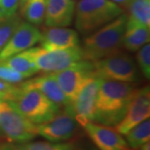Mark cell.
I'll return each instance as SVG.
<instances>
[{"mask_svg": "<svg viewBox=\"0 0 150 150\" xmlns=\"http://www.w3.org/2000/svg\"><path fill=\"white\" fill-rule=\"evenodd\" d=\"M138 88L134 83L102 79L93 123L114 127L125 116Z\"/></svg>", "mask_w": 150, "mask_h": 150, "instance_id": "obj_1", "label": "cell"}, {"mask_svg": "<svg viewBox=\"0 0 150 150\" xmlns=\"http://www.w3.org/2000/svg\"><path fill=\"white\" fill-rule=\"evenodd\" d=\"M0 64L15 70L16 72L23 75L24 79L29 78L39 72L34 62L26 53V51L11 56L9 58L1 61Z\"/></svg>", "mask_w": 150, "mask_h": 150, "instance_id": "obj_19", "label": "cell"}, {"mask_svg": "<svg viewBox=\"0 0 150 150\" xmlns=\"http://www.w3.org/2000/svg\"><path fill=\"white\" fill-rule=\"evenodd\" d=\"M74 0H46L44 23L48 28L68 27L74 18Z\"/></svg>", "mask_w": 150, "mask_h": 150, "instance_id": "obj_15", "label": "cell"}, {"mask_svg": "<svg viewBox=\"0 0 150 150\" xmlns=\"http://www.w3.org/2000/svg\"><path fill=\"white\" fill-rule=\"evenodd\" d=\"M79 123L72 112L71 106L60 110L54 118L46 123L38 124V135L49 142L60 143L74 138L79 130Z\"/></svg>", "mask_w": 150, "mask_h": 150, "instance_id": "obj_9", "label": "cell"}, {"mask_svg": "<svg viewBox=\"0 0 150 150\" xmlns=\"http://www.w3.org/2000/svg\"><path fill=\"white\" fill-rule=\"evenodd\" d=\"M22 86L27 88H33L40 91L43 95L48 98L49 100L57 104L60 108L71 106L69 99L66 98L64 92L60 88L59 84L48 74L38 76L26 82L19 83Z\"/></svg>", "mask_w": 150, "mask_h": 150, "instance_id": "obj_16", "label": "cell"}, {"mask_svg": "<svg viewBox=\"0 0 150 150\" xmlns=\"http://www.w3.org/2000/svg\"><path fill=\"white\" fill-rule=\"evenodd\" d=\"M46 0H27L20 8L21 15L28 23L39 26L44 22Z\"/></svg>", "mask_w": 150, "mask_h": 150, "instance_id": "obj_20", "label": "cell"}, {"mask_svg": "<svg viewBox=\"0 0 150 150\" xmlns=\"http://www.w3.org/2000/svg\"><path fill=\"white\" fill-rule=\"evenodd\" d=\"M115 4H123V5H127L129 4V3L131 0H110Z\"/></svg>", "mask_w": 150, "mask_h": 150, "instance_id": "obj_30", "label": "cell"}, {"mask_svg": "<svg viewBox=\"0 0 150 150\" xmlns=\"http://www.w3.org/2000/svg\"><path fill=\"white\" fill-rule=\"evenodd\" d=\"M22 22L21 17L18 13H15L10 18L0 20V50L4 47Z\"/></svg>", "mask_w": 150, "mask_h": 150, "instance_id": "obj_23", "label": "cell"}, {"mask_svg": "<svg viewBox=\"0 0 150 150\" xmlns=\"http://www.w3.org/2000/svg\"><path fill=\"white\" fill-rule=\"evenodd\" d=\"M0 79L8 83L14 84L21 83L24 79V77L15 70L0 64Z\"/></svg>", "mask_w": 150, "mask_h": 150, "instance_id": "obj_25", "label": "cell"}, {"mask_svg": "<svg viewBox=\"0 0 150 150\" xmlns=\"http://www.w3.org/2000/svg\"><path fill=\"white\" fill-rule=\"evenodd\" d=\"M126 23L127 15L123 13L114 20L86 36L82 46L84 59L93 62L123 52Z\"/></svg>", "mask_w": 150, "mask_h": 150, "instance_id": "obj_2", "label": "cell"}, {"mask_svg": "<svg viewBox=\"0 0 150 150\" xmlns=\"http://www.w3.org/2000/svg\"><path fill=\"white\" fill-rule=\"evenodd\" d=\"M128 5L126 23L150 28V0H131Z\"/></svg>", "mask_w": 150, "mask_h": 150, "instance_id": "obj_18", "label": "cell"}, {"mask_svg": "<svg viewBox=\"0 0 150 150\" xmlns=\"http://www.w3.org/2000/svg\"><path fill=\"white\" fill-rule=\"evenodd\" d=\"M135 150H150V143L147 142V143H145L144 144L139 146L138 149H136Z\"/></svg>", "mask_w": 150, "mask_h": 150, "instance_id": "obj_29", "label": "cell"}, {"mask_svg": "<svg viewBox=\"0 0 150 150\" xmlns=\"http://www.w3.org/2000/svg\"><path fill=\"white\" fill-rule=\"evenodd\" d=\"M16 85L8 83L7 82L0 79V98L8 100L12 94V93L15 89Z\"/></svg>", "mask_w": 150, "mask_h": 150, "instance_id": "obj_27", "label": "cell"}, {"mask_svg": "<svg viewBox=\"0 0 150 150\" xmlns=\"http://www.w3.org/2000/svg\"><path fill=\"white\" fill-rule=\"evenodd\" d=\"M40 38L41 32L37 26L28 22H22L0 50V62L33 47L39 43Z\"/></svg>", "mask_w": 150, "mask_h": 150, "instance_id": "obj_12", "label": "cell"}, {"mask_svg": "<svg viewBox=\"0 0 150 150\" xmlns=\"http://www.w3.org/2000/svg\"><path fill=\"white\" fill-rule=\"evenodd\" d=\"M79 33L67 27H52L41 32L39 43L45 50L65 49L79 46Z\"/></svg>", "mask_w": 150, "mask_h": 150, "instance_id": "obj_14", "label": "cell"}, {"mask_svg": "<svg viewBox=\"0 0 150 150\" xmlns=\"http://www.w3.org/2000/svg\"><path fill=\"white\" fill-rule=\"evenodd\" d=\"M83 128L98 150H133L112 127L88 122Z\"/></svg>", "mask_w": 150, "mask_h": 150, "instance_id": "obj_13", "label": "cell"}, {"mask_svg": "<svg viewBox=\"0 0 150 150\" xmlns=\"http://www.w3.org/2000/svg\"><path fill=\"white\" fill-rule=\"evenodd\" d=\"M101 80V79L97 77L90 78L71 104L75 119L82 127L86 123L93 122L97 95Z\"/></svg>", "mask_w": 150, "mask_h": 150, "instance_id": "obj_10", "label": "cell"}, {"mask_svg": "<svg viewBox=\"0 0 150 150\" xmlns=\"http://www.w3.org/2000/svg\"><path fill=\"white\" fill-rule=\"evenodd\" d=\"M48 74L55 79L71 104L86 82L92 77H95L93 62L86 59L65 69L48 73Z\"/></svg>", "mask_w": 150, "mask_h": 150, "instance_id": "obj_8", "label": "cell"}, {"mask_svg": "<svg viewBox=\"0 0 150 150\" xmlns=\"http://www.w3.org/2000/svg\"><path fill=\"white\" fill-rule=\"evenodd\" d=\"M0 136H1V133H0Z\"/></svg>", "mask_w": 150, "mask_h": 150, "instance_id": "obj_33", "label": "cell"}, {"mask_svg": "<svg viewBox=\"0 0 150 150\" xmlns=\"http://www.w3.org/2000/svg\"><path fill=\"white\" fill-rule=\"evenodd\" d=\"M93 74L107 80L135 83L139 80V69L132 56L124 52L93 62Z\"/></svg>", "mask_w": 150, "mask_h": 150, "instance_id": "obj_5", "label": "cell"}, {"mask_svg": "<svg viewBox=\"0 0 150 150\" xmlns=\"http://www.w3.org/2000/svg\"><path fill=\"white\" fill-rule=\"evenodd\" d=\"M136 64L141 72V74L146 79L150 78V44L149 43L144 44L142 48L137 51L136 54Z\"/></svg>", "mask_w": 150, "mask_h": 150, "instance_id": "obj_24", "label": "cell"}, {"mask_svg": "<svg viewBox=\"0 0 150 150\" xmlns=\"http://www.w3.org/2000/svg\"><path fill=\"white\" fill-rule=\"evenodd\" d=\"M18 9V0H0V20L14 15Z\"/></svg>", "mask_w": 150, "mask_h": 150, "instance_id": "obj_26", "label": "cell"}, {"mask_svg": "<svg viewBox=\"0 0 150 150\" xmlns=\"http://www.w3.org/2000/svg\"><path fill=\"white\" fill-rule=\"evenodd\" d=\"M25 51L34 62L38 71L46 74L65 69L84 59L80 45L51 51L45 50L41 47H32Z\"/></svg>", "mask_w": 150, "mask_h": 150, "instance_id": "obj_7", "label": "cell"}, {"mask_svg": "<svg viewBox=\"0 0 150 150\" xmlns=\"http://www.w3.org/2000/svg\"><path fill=\"white\" fill-rule=\"evenodd\" d=\"M21 150H83L74 143H53L47 141L15 144Z\"/></svg>", "mask_w": 150, "mask_h": 150, "instance_id": "obj_22", "label": "cell"}, {"mask_svg": "<svg viewBox=\"0 0 150 150\" xmlns=\"http://www.w3.org/2000/svg\"><path fill=\"white\" fill-rule=\"evenodd\" d=\"M123 13L119 4L110 0H80L75 7L76 31L86 37Z\"/></svg>", "mask_w": 150, "mask_h": 150, "instance_id": "obj_4", "label": "cell"}, {"mask_svg": "<svg viewBox=\"0 0 150 150\" xmlns=\"http://www.w3.org/2000/svg\"><path fill=\"white\" fill-rule=\"evenodd\" d=\"M149 87L145 86L137 89L125 116L116 126H114V129L121 135H125L136 125L149 118Z\"/></svg>", "mask_w": 150, "mask_h": 150, "instance_id": "obj_11", "label": "cell"}, {"mask_svg": "<svg viewBox=\"0 0 150 150\" xmlns=\"http://www.w3.org/2000/svg\"><path fill=\"white\" fill-rule=\"evenodd\" d=\"M150 139L149 118L139 123L125 134V140L130 149L135 150Z\"/></svg>", "mask_w": 150, "mask_h": 150, "instance_id": "obj_21", "label": "cell"}, {"mask_svg": "<svg viewBox=\"0 0 150 150\" xmlns=\"http://www.w3.org/2000/svg\"><path fill=\"white\" fill-rule=\"evenodd\" d=\"M18 112L34 124L46 123L61 110L38 89L23 87L20 83L7 100Z\"/></svg>", "mask_w": 150, "mask_h": 150, "instance_id": "obj_3", "label": "cell"}, {"mask_svg": "<svg viewBox=\"0 0 150 150\" xmlns=\"http://www.w3.org/2000/svg\"><path fill=\"white\" fill-rule=\"evenodd\" d=\"M1 150H21L19 149L16 144H9V145H4L1 147Z\"/></svg>", "mask_w": 150, "mask_h": 150, "instance_id": "obj_28", "label": "cell"}, {"mask_svg": "<svg viewBox=\"0 0 150 150\" xmlns=\"http://www.w3.org/2000/svg\"><path fill=\"white\" fill-rule=\"evenodd\" d=\"M150 28L144 26L129 25L126 23V29L123 38V48L127 51L137 52L144 44L149 43Z\"/></svg>", "mask_w": 150, "mask_h": 150, "instance_id": "obj_17", "label": "cell"}, {"mask_svg": "<svg viewBox=\"0 0 150 150\" xmlns=\"http://www.w3.org/2000/svg\"><path fill=\"white\" fill-rule=\"evenodd\" d=\"M0 133L9 143L23 144L37 137V125L22 116L7 100L0 98Z\"/></svg>", "mask_w": 150, "mask_h": 150, "instance_id": "obj_6", "label": "cell"}, {"mask_svg": "<svg viewBox=\"0 0 150 150\" xmlns=\"http://www.w3.org/2000/svg\"><path fill=\"white\" fill-rule=\"evenodd\" d=\"M1 147H2V146H0V150H1Z\"/></svg>", "mask_w": 150, "mask_h": 150, "instance_id": "obj_32", "label": "cell"}, {"mask_svg": "<svg viewBox=\"0 0 150 150\" xmlns=\"http://www.w3.org/2000/svg\"><path fill=\"white\" fill-rule=\"evenodd\" d=\"M27 0H18V4H19V8H21L24 5V4L26 3Z\"/></svg>", "mask_w": 150, "mask_h": 150, "instance_id": "obj_31", "label": "cell"}]
</instances>
